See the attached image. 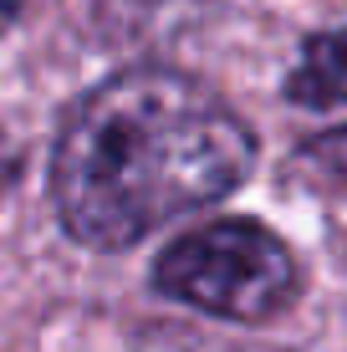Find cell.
<instances>
[{
  "label": "cell",
  "mask_w": 347,
  "mask_h": 352,
  "mask_svg": "<svg viewBox=\"0 0 347 352\" xmlns=\"http://www.w3.org/2000/svg\"><path fill=\"white\" fill-rule=\"evenodd\" d=\"M256 168V138L214 87L169 67H133L71 102L52 153L56 220L87 250L210 210Z\"/></svg>",
  "instance_id": "6da1fadb"
},
{
  "label": "cell",
  "mask_w": 347,
  "mask_h": 352,
  "mask_svg": "<svg viewBox=\"0 0 347 352\" xmlns=\"http://www.w3.org/2000/svg\"><path fill=\"white\" fill-rule=\"evenodd\" d=\"M153 291L210 317L271 322L302 296V265L260 220H214L159 250Z\"/></svg>",
  "instance_id": "7a4b0ae2"
},
{
  "label": "cell",
  "mask_w": 347,
  "mask_h": 352,
  "mask_svg": "<svg viewBox=\"0 0 347 352\" xmlns=\"http://www.w3.org/2000/svg\"><path fill=\"white\" fill-rule=\"evenodd\" d=\"M286 97L312 107V113L347 107V26L322 31L302 46L291 77H286Z\"/></svg>",
  "instance_id": "3957f363"
},
{
  "label": "cell",
  "mask_w": 347,
  "mask_h": 352,
  "mask_svg": "<svg viewBox=\"0 0 347 352\" xmlns=\"http://www.w3.org/2000/svg\"><path fill=\"white\" fill-rule=\"evenodd\" d=\"M302 153H306L312 164H322V168H332V174H342V179H347V128L322 133V138H312Z\"/></svg>",
  "instance_id": "277c9868"
},
{
  "label": "cell",
  "mask_w": 347,
  "mask_h": 352,
  "mask_svg": "<svg viewBox=\"0 0 347 352\" xmlns=\"http://www.w3.org/2000/svg\"><path fill=\"white\" fill-rule=\"evenodd\" d=\"M21 6H26V0H0V16H16Z\"/></svg>",
  "instance_id": "5b68a950"
}]
</instances>
